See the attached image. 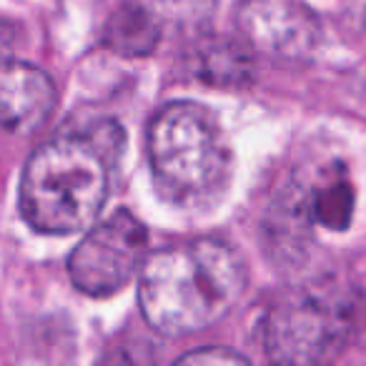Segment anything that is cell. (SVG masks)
Instances as JSON below:
<instances>
[{
  "mask_svg": "<svg viewBox=\"0 0 366 366\" xmlns=\"http://www.w3.org/2000/svg\"><path fill=\"white\" fill-rule=\"evenodd\" d=\"M249 271L239 251L196 239L148 256L138 279L146 321L163 336H189L221 321L241 299Z\"/></svg>",
  "mask_w": 366,
  "mask_h": 366,
  "instance_id": "6da1fadb",
  "label": "cell"
},
{
  "mask_svg": "<svg viewBox=\"0 0 366 366\" xmlns=\"http://www.w3.org/2000/svg\"><path fill=\"white\" fill-rule=\"evenodd\" d=\"M118 143L113 123L43 143L23 168V219L41 234H76L96 224L108 199V168Z\"/></svg>",
  "mask_w": 366,
  "mask_h": 366,
  "instance_id": "7a4b0ae2",
  "label": "cell"
},
{
  "mask_svg": "<svg viewBox=\"0 0 366 366\" xmlns=\"http://www.w3.org/2000/svg\"><path fill=\"white\" fill-rule=\"evenodd\" d=\"M148 158L156 189L178 209H204L224 196L234 156L211 108L173 101L148 128Z\"/></svg>",
  "mask_w": 366,
  "mask_h": 366,
  "instance_id": "3957f363",
  "label": "cell"
},
{
  "mask_svg": "<svg viewBox=\"0 0 366 366\" xmlns=\"http://www.w3.org/2000/svg\"><path fill=\"white\" fill-rule=\"evenodd\" d=\"M349 324V309L341 304V296L306 286L284 294L269 309L264 346L274 361H326L341 351Z\"/></svg>",
  "mask_w": 366,
  "mask_h": 366,
  "instance_id": "277c9868",
  "label": "cell"
},
{
  "mask_svg": "<svg viewBox=\"0 0 366 366\" xmlns=\"http://www.w3.org/2000/svg\"><path fill=\"white\" fill-rule=\"evenodd\" d=\"M148 231L131 211H116L96 224L68 259V274L78 291L111 296L121 291L146 264Z\"/></svg>",
  "mask_w": 366,
  "mask_h": 366,
  "instance_id": "5b68a950",
  "label": "cell"
},
{
  "mask_svg": "<svg viewBox=\"0 0 366 366\" xmlns=\"http://www.w3.org/2000/svg\"><path fill=\"white\" fill-rule=\"evenodd\" d=\"M236 26L251 51L286 61L306 58L321 38V23L301 0H239Z\"/></svg>",
  "mask_w": 366,
  "mask_h": 366,
  "instance_id": "8992f818",
  "label": "cell"
},
{
  "mask_svg": "<svg viewBox=\"0 0 366 366\" xmlns=\"http://www.w3.org/2000/svg\"><path fill=\"white\" fill-rule=\"evenodd\" d=\"M56 103L51 76L31 63L8 61L3 68V126L13 133H28L48 118Z\"/></svg>",
  "mask_w": 366,
  "mask_h": 366,
  "instance_id": "52a82bcc",
  "label": "cell"
},
{
  "mask_svg": "<svg viewBox=\"0 0 366 366\" xmlns=\"http://www.w3.org/2000/svg\"><path fill=\"white\" fill-rule=\"evenodd\" d=\"M304 224H319L324 229L341 231L354 214V189L341 168H326L321 178L294 199Z\"/></svg>",
  "mask_w": 366,
  "mask_h": 366,
  "instance_id": "ba28073f",
  "label": "cell"
},
{
  "mask_svg": "<svg viewBox=\"0 0 366 366\" xmlns=\"http://www.w3.org/2000/svg\"><path fill=\"white\" fill-rule=\"evenodd\" d=\"M158 36H161V21L143 3L118 8L111 16V21L106 23V31H103L106 46L128 58L151 53L153 46L158 43Z\"/></svg>",
  "mask_w": 366,
  "mask_h": 366,
  "instance_id": "9c48e42d",
  "label": "cell"
},
{
  "mask_svg": "<svg viewBox=\"0 0 366 366\" xmlns=\"http://www.w3.org/2000/svg\"><path fill=\"white\" fill-rule=\"evenodd\" d=\"M251 48L241 43L231 41H209L201 43L196 51L194 68L196 76L204 78L216 86H239L246 83L251 76Z\"/></svg>",
  "mask_w": 366,
  "mask_h": 366,
  "instance_id": "30bf717a",
  "label": "cell"
},
{
  "mask_svg": "<svg viewBox=\"0 0 366 366\" xmlns=\"http://www.w3.org/2000/svg\"><path fill=\"white\" fill-rule=\"evenodd\" d=\"M141 3L156 13L158 21L176 26H199L216 8V0H141Z\"/></svg>",
  "mask_w": 366,
  "mask_h": 366,
  "instance_id": "8fae6325",
  "label": "cell"
},
{
  "mask_svg": "<svg viewBox=\"0 0 366 366\" xmlns=\"http://www.w3.org/2000/svg\"><path fill=\"white\" fill-rule=\"evenodd\" d=\"M181 361H186V364H204V361H246V356H241L239 351L234 349H219V346H211V349L206 351H191V354H186Z\"/></svg>",
  "mask_w": 366,
  "mask_h": 366,
  "instance_id": "7c38bea8",
  "label": "cell"
}]
</instances>
